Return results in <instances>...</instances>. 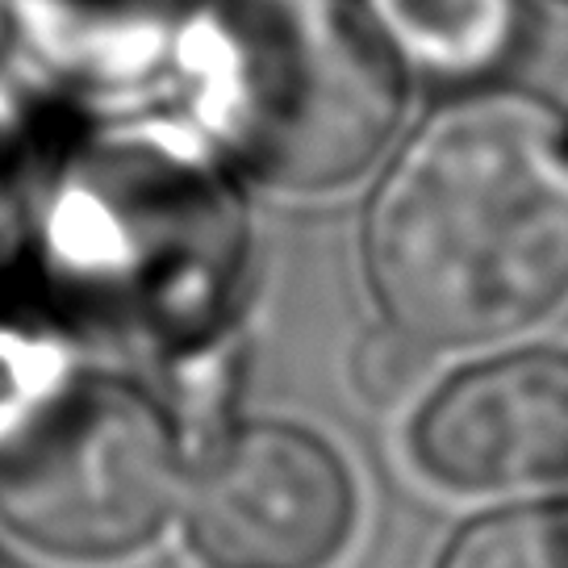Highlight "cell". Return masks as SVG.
Masks as SVG:
<instances>
[{
  "instance_id": "1",
  "label": "cell",
  "mask_w": 568,
  "mask_h": 568,
  "mask_svg": "<svg viewBox=\"0 0 568 568\" xmlns=\"http://www.w3.org/2000/svg\"><path fill=\"white\" fill-rule=\"evenodd\" d=\"M364 281L430 352L485 347L568 297V105L489 80L439 92L368 176Z\"/></svg>"
},
{
  "instance_id": "2",
  "label": "cell",
  "mask_w": 568,
  "mask_h": 568,
  "mask_svg": "<svg viewBox=\"0 0 568 568\" xmlns=\"http://www.w3.org/2000/svg\"><path fill=\"white\" fill-rule=\"evenodd\" d=\"M251 189L172 105L54 130L21 260L68 310L130 326H193L234 293Z\"/></svg>"
},
{
  "instance_id": "3",
  "label": "cell",
  "mask_w": 568,
  "mask_h": 568,
  "mask_svg": "<svg viewBox=\"0 0 568 568\" xmlns=\"http://www.w3.org/2000/svg\"><path fill=\"white\" fill-rule=\"evenodd\" d=\"M414 97L355 0H184L163 105L251 193L326 201L368 184Z\"/></svg>"
},
{
  "instance_id": "4",
  "label": "cell",
  "mask_w": 568,
  "mask_h": 568,
  "mask_svg": "<svg viewBox=\"0 0 568 568\" xmlns=\"http://www.w3.org/2000/svg\"><path fill=\"white\" fill-rule=\"evenodd\" d=\"M184 473L160 397L71 359L0 418V535L59 565L125 560L176 518Z\"/></svg>"
},
{
  "instance_id": "5",
  "label": "cell",
  "mask_w": 568,
  "mask_h": 568,
  "mask_svg": "<svg viewBox=\"0 0 568 568\" xmlns=\"http://www.w3.org/2000/svg\"><path fill=\"white\" fill-rule=\"evenodd\" d=\"M355 480L318 430L231 426L184 473L176 518L205 568H326L355 527Z\"/></svg>"
},
{
  "instance_id": "6",
  "label": "cell",
  "mask_w": 568,
  "mask_h": 568,
  "mask_svg": "<svg viewBox=\"0 0 568 568\" xmlns=\"http://www.w3.org/2000/svg\"><path fill=\"white\" fill-rule=\"evenodd\" d=\"M409 456L456 494L568 480V352L510 347L464 364L414 414Z\"/></svg>"
},
{
  "instance_id": "7",
  "label": "cell",
  "mask_w": 568,
  "mask_h": 568,
  "mask_svg": "<svg viewBox=\"0 0 568 568\" xmlns=\"http://www.w3.org/2000/svg\"><path fill=\"white\" fill-rule=\"evenodd\" d=\"M184 0H0V68L71 118L160 105Z\"/></svg>"
},
{
  "instance_id": "8",
  "label": "cell",
  "mask_w": 568,
  "mask_h": 568,
  "mask_svg": "<svg viewBox=\"0 0 568 568\" xmlns=\"http://www.w3.org/2000/svg\"><path fill=\"white\" fill-rule=\"evenodd\" d=\"M409 80L435 92L506 80L531 0H355Z\"/></svg>"
},
{
  "instance_id": "9",
  "label": "cell",
  "mask_w": 568,
  "mask_h": 568,
  "mask_svg": "<svg viewBox=\"0 0 568 568\" xmlns=\"http://www.w3.org/2000/svg\"><path fill=\"white\" fill-rule=\"evenodd\" d=\"M59 122L63 109L47 105L13 71L0 68V276L21 264L30 205Z\"/></svg>"
},
{
  "instance_id": "10",
  "label": "cell",
  "mask_w": 568,
  "mask_h": 568,
  "mask_svg": "<svg viewBox=\"0 0 568 568\" xmlns=\"http://www.w3.org/2000/svg\"><path fill=\"white\" fill-rule=\"evenodd\" d=\"M435 568H568V501H518L452 535Z\"/></svg>"
},
{
  "instance_id": "11",
  "label": "cell",
  "mask_w": 568,
  "mask_h": 568,
  "mask_svg": "<svg viewBox=\"0 0 568 568\" xmlns=\"http://www.w3.org/2000/svg\"><path fill=\"white\" fill-rule=\"evenodd\" d=\"M426 355H430V347L414 343L409 335L393 331L389 322H385L381 335L359 343V355H355V381H359L364 397H373V402L385 406V402L406 397L409 385L418 381V368H423Z\"/></svg>"
},
{
  "instance_id": "12",
  "label": "cell",
  "mask_w": 568,
  "mask_h": 568,
  "mask_svg": "<svg viewBox=\"0 0 568 568\" xmlns=\"http://www.w3.org/2000/svg\"><path fill=\"white\" fill-rule=\"evenodd\" d=\"M531 4H548V9H560V13H568V0H531Z\"/></svg>"
}]
</instances>
